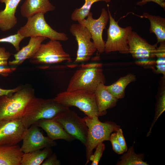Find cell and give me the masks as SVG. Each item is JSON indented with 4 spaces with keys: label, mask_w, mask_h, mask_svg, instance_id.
Listing matches in <instances>:
<instances>
[{
    "label": "cell",
    "mask_w": 165,
    "mask_h": 165,
    "mask_svg": "<svg viewBox=\"0 0 165 165\" xmlns=\"http://www.w3.org/2000/svg\"><path fill=\"white\" fill-rule=\"evenodd\" d=\"M156 69L154 71L157 74H162L165 77V57L157 58L156 61Z\"/></svg>",
    "instance_id": "obj_30"
},
{
    "label": "cell",
    "mask_w": 165,
    "mask_h": 165,
    "mask_svg": "<svg viewBox=\"0 0 165 165\" xmlns=\"http://www.w3.org/2000/svg\"><path fill=\"white\" fill-rule=\"evenodd\" d=\"M102 64L99 63L82 64L70 79L67 91L86 90L92 92L98 85L105 83Z\"/></svg>",
    "instance_id": "obj_3"
},
{
    "label": "cell",
    "mask_w": 165,
    "mask_h": 165,
    "mask_svg": "<svg viewBox=\"0 0 165 165\" xmlns=\"http://www.w3.org/2000/svg\"><path fill=\"white\" fill-rule=\"evenodd\" d=\"M54 119L60 124L67 133L85 146L88 128L83 118L69 108Z\"/></svg>",
    "instance_id": "obj_9"
},
{
    "label": "cell",
    "mask_w": 165,
    "mask_h": 165,
    "mask_svg": "<svg viewBox=\"0 0 165 165\" xmlns=\"http://www.w3.org/2000/svg\"><path fill=\"white\" fill-rule=\"evenodd\" d=\"M88 127V130L86 147V162L90 161L93 151L97 145L105 141H110V136L113 132H116L120 126L111 121L102 122L98 116H86L83 118Z\"/></svg>",
    "instance_id": "obj_4"
},
{
    "label": "cell",
    "mask_w": 165,
    "mask_h": 165,
    "mask_svg": "<svg viewBox=\"0 0 165 165\" xmlns=\"http://www.w3.org/2000/svg\"><path fill=\"white\" fill-rule=\"evenodd\" d=\"M86 19L78 22L85 27L90 32L97 50L100 53L104 52L105 42L102 37L103 32L105 29L109 20L108 11L102 8L101 15L97 19H94L93 13L90 12Z\"/></svg>",
    "instance_id": "obj_11"
},
{
    "label": "cell",
    "mask_w": 165,
    "mask_h": 165,
    "mask_svg": "<svg viewBox=\"0 0 165 165\" xmlns=\"http://www.w3.org/2000/svg\"><path fill=\"white\" fill-rule=\"evenodd\" d=\"M55 9L49 0H25L21 6L20 13L23 17L27 18L38 13L45 14Z\"/></svg>",
    "instance_id": "obj_19"
},
{
    "label": "cell",
    "mask_w": 165,
    "mask_h": 165,
    "mask_svg": "<svg viewBox=\"0 0 165 165\" xmlns=\"http://www.w3.org/2000/svg\"><path fill=\"white\" fill-rule=\"evenodd\" d=\"M23 154L17 144L0 145V165H20Z\"/></svg>",
    "instance_id": "obj_20"
},
{
    "label": "cell",
    "mask_w": 165,
    "mask_h": 165,
    "mask_svg": "<svg viewBox=\"0 0 165 165\" xmlns=\"http://www.w3.org/2000/svg\"><path fill=\"white\" fill-rule=\"evenodd\" d=\"M69 108L54 98L43 99L35 97L28 105L22 119L28 128L39 120L54 119Z\"/></svg>",
    "instance_id": "obj_1"
},
{
    "label": "cell",
    "mask_w": 165,
    "mask_h": 165,
    "mask_svg": "<svg viewBox=\"0 0 165 165\" xmlns=\"http://www.w3.org/2000/svg\"><path fill=\"white\" fill-rule=\"evenodd\" d=\"M21 87L19 86L11 89H3L0 88V97L3 95H10L17 91Z\"/></svg>",
    "instance_id": "obj_37"
},
{
    "label": "cell",
    "mask_w": 165,
    "mask_h": 165,
    "mask_svg": "<svg viewBox=\"0 0 165 165\" xmlns=\"http://www.w3.org/2000/svg\"><path fill=\"white\" fill-rule=\"evenodd\" d=\"M94 93L99 116L105 115L107 109L116 105L118 99L108 90L105 83H102L98 85Z\"/></svg>",
    "instance_id": "obj_18"
},
{
    "label": "cell",
    "mask_w": 165,
    "mask_h": 165,
    "mask_svg": "<svg viewBox=\"0 0 165 165\" xmlns=\"http://www.w3.org/2000/svg\"><path fill=\"white\" fill-rule=\"evenodd\" d=\"M42 13H38L27 18L26 23L17 32L25 38L44 37L51 40L66 41L68 38L64 33L53 29L46 22Z\"/></svg>",
    "instance_id": "obj_6"
},
{
    "label": "cell",
    "mask_w": 165,
    "mask_h": 165,
    "mask_svg": "<svg viewBox=\"0 0 165 165\" xmlns=\"http://www.w3.org/2000/svg\"><path fill=\"white\" fill-rule=\"evenodd\" d=\"M148 19L150 21V33H154L157 38L156 43L165 41V19L160 16L153 15L144 13L140 16Z\"/></svg>",
    "instance_id": "obj_21"
},
{
    "label": "cell",
    "mask_w": 165,
    "mask_h": 165,
    "mask_svg": "<svg viewBox=\"0 0 165 165\" xmlns=\"http://www.w3.org/2000/svg\"><path fill=\"white\" fill-rule=\"evenodd\" d=\"M105 145L103 142L99 144L96 147L94 154L90 156V161H92L91 165H97L102 156L105 149Z\"/></svg>",
    "instance_id": "obj_27"
},
{
    "label": "cell",
    "mask_w": 165,
    "mask_h": 165,
    "mask_svg": "<svg viewBox=\"0 0 165 165\" xmlns=\"http://www.w3.org/2000/svg\"><path fill=\"white\" fill-rule=\"evenodd\" d=\"M160 46L157 48L156 57L157 58L165 57V42H160Z\"/></svg>",
    "instance_id": "obj_34"
},
{
    "label": "cell",
    "mask_w": 165,
    "mask_h": 165,
    "mask_svg": "<svg viewBox=\"0 0 165 165\" xmlns=\"http://www.w3.org/2000/svg\"><path fill=\"white\" fill-rule=\"evenodd\" d=\"M109 25L107 30V38L105 42L104 52L107 53L119 51L123 54L129 53L128 39L132 28L131 26L125 28L120 27L118 21L113 17L108 5Z\"/></svg>",
    "instance_id": "obj_7"
},
{
    "label": "cell",
    "mask_w": 165,
    "mask_h": 165,
    "mask_svg": "<svg viewBox=\"0 0 165 165\" xmlns=\"http://www.w3.org/2000/svg\"><path fill=\"white\" fill-rule=\"evenodd\" d=\"M126 152L120 158V160L116 163L117 165H148L146 161H144V155L136 154L133 146L130 147Z\"/></svg>",
    "instance_id": "obj_24"
},
{
    "label": "cell",
    "mask_w": 165,
    "mask_h": 165,
    "mask_svg": "<svg viewBox=\"0 0 165 165\" xmlns=\"http://www.w3.org/2000/svg\"><path fill=\"white\" fill-rule=\"evenodd\" d=\"M35 97L34 90L28 86H21L11 95L0 97V121L22 118Z\"/></svg>",
    "instance_id": "obj_2"
},
{
    "label": "cell",
    "mask_w": 165,
    "mask_h": 165,
    "mask_svg": "<svg viewBox=\"0 0 165 165\" xmlns=\"http://www.w3.org/2000/svg\"><path fill=\"white\" fill-rule=\"evenodd\" d=\"M26 129L22 118L0 121V145H17Z\"/></svg>",
    "instance_id": "obj_13"
},
{
    "label": "cell",
    "mask_w": 165,
    "mask_h": 165,
    "mask_svg": "<svg viewBox=\"0 0 165 165\" xmlns=\"http://www.w3.org/2000/svg\"><path fill=\"white\" fill-rule=\"evenodd\" d=\"M117 140L124 152L127 150V147L123 136L122 129L119 128L116 132Z\"/></svg>",
    "instance_id": "obj_31"
},
{
    "label": "cell",
    "mask_w": 165,
    "mask_h": 165,
    "mask_svg": "<svg viewBox=\"0 0 165 165\" xmlns=\"http://www.w3.org/2000/svg\"><path fill=\"white\" fill-rule=\"evenodd\" d=\"M21 0H0L5 5V9L0 11V29L3 31H9L17 23L15 16L17 7Z\"/></svg>",
    "instance_id": "obj_16"
},
{
    "label": "cell",
    "mask_w": 165,
    "mask_h": 165,
    "mask_svg": "<svg viewBox=\"0 0 165 165\" xmlns=\"http://www.w3.org/2000/svg\"><path fill=\"white\" fill-rule=\"evenodd\" d=\"M6 67L0 66V75L6 76L16 69V68H8Z\"/></svg>",
    "instance_id": "obj_36"
},
{
    "label": "cell",
    "mask_w": 165,
    "mask_h": 165,
    "mask_svg": "<svg viewBox=\"0 0 165 165\" xmlns=\"http://www.w3.org/2000/svg\"><path fill=\"white\" fill-rule=\"evenodd\" d=\"M23 143L20 148L24 153L41 150L55 146L56 143L45 137L35 124L27 128L23 134Z\"/></svg>",
    "instance_id": "obj_12"
},
{
    "label": "cell",
    "mask_w": 165,
    "mask_h": 165,
    "mask_svg": "<svg viewBox=\"0 0 165 165\" xmlns=\"http://www.w3.org/2000/svg\"><path fill=\"white\" fill-rule=\"evenodd\" d=\"M35 124L44 130L47 137L53 141L63 139L71 141L75 139L67 133L60 124L54 119H41Z\"/></svg>",
    "instance_id": "obj_15"
},
{
    "label": "cell",
    "mask_w": 165,
    "mask_h": 165,
    "mask_svg": "<svg viewBox=\"0 0 165 165\" xmlns=\"http://www.w3.org/2000/svg\"><path fill=\"white\" fill-rule=\"evenodd\" d=\"M54 99L68 107L78 108L88 117L99 116L94 93L84 90H66L58 94Z\"/></svg>",
    "instance_id": "obj_5"
},
{
    "label": "cell",
    "mask_w": 165,
    "mask_h": 165,
    "mask_svg": "<svg viewBox=\"0 0 165 165\" xmlns=\"http://www.w3.org/2000/svg\"><path fill=\"white\" fill-rule=\"evenodd\" d=\"M165 77L162 79V85L160 88L157 96L156 103L155 109V114L154 119L149 131L147 134V137L149 136L152 128L158 118L165 110Z\"/></svg>",
    "instance_id": "obj_25"
},
{
    "label": "cell",
    "mask_w": 165,
    "mask_h": 165,
    "mask_svg": "<svg viewBox=\"0 0 165 165\" xmlns=\"http://www.w3.org/2000/svg\"><path fill=\"white\" fill-rule=\"evenodd\" d=\"M136 79V77L134 74L129 73L120 78L112 84L106 86V87L108 90L118 99L123 98L125 96L126 87Z\"/></svg>",
    "instance_id": "obj_23"
},
{
    "label": "cell",
    "mask_w": 165,
    "mask_h": 165,
    "mask_svg": "<svg viewBox=\"0 0 165 165\" xmlns=\"http://www.w3.org/2000/svg\"><path fill=\"white\" fill-rule=\"evenodd\" d=\"M28 44L14 55V59L8 62L10 65H18L25 60L32 58L36 53L42 42L47 38L42 36L30 37Z\"/></svg>",
    "instance_id": "obj_17"
},
{
    "label": "cell",
    "mask_w": 165,
    "mask_h": 165,
    "mask_svg": "<svg viewBox=\"0 0 165 165\" xmlns=\"http://www.w3.org/2000/svg\"><path fill=\"white\" fill-rule=\"evenodd\" d=\"M155 2L160 5L161 7L164 9L165 8V0H142L138 2L137 3V5L140 6H142L146 4L148 2Z\"/></svg>",
    "instance_id": "obj_33"
},
{
    "label": "cell",
    "mask_w": 165,
    "mask_h": 165,
    "mask_svg": "<svg viewBox=\"0 0 165 165\" xmlns=\"http://www.w3.org/2000/svg\"><path fill=\"white\" fill-rule=\"evenodd\" d=\"M129 53L136 59L152 58L156 57L157 43L149 44L136 32L132 31L128 39Z\"/></svg>",
    "instance_id": "obj_14"
},
{
    "label": "cell",
    "mask_w": 165,
    "mask_h": 165,
    "mask_svg": "<svg viewBox=\"0 0 165 165\" xmlns=\"http://www.w3.org/2000/svg\"><path fill=\"white\" fill-rule=\"evenodd\" d=\"M69 31L75 37L78 44L75 62L88 61L97 50L94 44L91 41L92 38L90 32L85 27L79 23L72 24Z\"/></svg>",
    "instance_id": "obj_10"
},
{
    "label": "cell",
    "mask_w": 165,
    "mask_h": 165,
    "mask_svg": "<svg viewBox=\"0 0 165 165\" xmlns=\"http://www.w3.org/2000/svg\"><path fill=\"white\" fill-rule=\"evenodd\" d=\"M35 64H52L72 61L70 55L65 52L58 40H50L42 44L34 55L30 59Z\"/></svg>",
    "instance_id": "obj_8"
},
{
    "label": "cell",
    "mask_w": 165,
    "mask_h": 165,
    "mask_svg": "<svg viewBox=\"0 0 165 165\" xmlns=\"http://www.w3.org/2000/svg\"><path fill=\"white\" fill-rule=\"evenodd\" d=\"M16 41V38L13 35L7 37L0 38V42H6L13 44Z\"/></svg>",
    "instance_id": "obj_38"
},
{
    "label": "cell",
    "mask_w": 165,
    "mask_h": 165,
    "mask_svg": "<svg viewBox=\"0 0 165 165\" xmlns=\"http://www.w3.org/2000/svg\"><path fill=\"white\" fill-rule=\"evenodd\" d=\"M111 0H85V3L79 8L75 9L71 15L72 20L74 21H81L87 16L93 4L95 2L102 1L110 2Z\"/></svg>",
    "instance_id": "obj_26"
},
{
    "label": "cell",
    "mask_w": 165,
    "mask_h": 165,
    "mask_svg": "<svg viewBox=\"0 0 165 165\" xmlns=\"http://www.w3.org/2000/svg\"><path fill=\"white\" fill-rule=\"evenodd\" d=\"M61 161L57 159L55 154H52L42 163V165H60Z\"/></svg>",
    "instance_id": "obj_32"
},
{
    "label": "cell",
    "mask_w": 165,
    "mask_h": 165,
    "mask_svg": "<svg viewBox=\"0 0 165 165\" xmlns=\"http://www.w3.org/2000/svg\"><path fill=\"white\" fill-rule=\"evenodd\" d=\"M52 154L51 148L24 153L20 165H40Z\"/></svg>",
    "instance_id": "obj_22"
},
{
    "label": "cell",
    "mask_w": 165,
    "mask_h": 165,
    "mask_svg": "<svg viewBox=\"0 0 165 165\" xmlns=\"http://www.w3.org/2000/svg\"><path fill=\"white\" fill-rule=\"evenodd\" d=\"M110 141L111 143L113 149L115 152L118 154L124 153V152L117 140L116 132L111 134Z\"/></svg>",
    "instance_id": "obj_28"
},
{
    "label": "cell",
    "mask_w": 165,
    "mask_h": 165,
    "mask_svg": "<svg viewBox=\"0 0 165 165\" xmlns=\"http://www.w3.org/2000/svg\"><path fill=\"white\" fill-rule=\"evenodd\" d=\"M11 53L6 50V49L0 46V66H7L8 59Z\"/></svg>",
    "instance_id": "obj_29"
},
{
    "label": "cell",
    "mask_w": 165,
    "mask_h": 165,
    "mask_svg": "<svg viewBox=\"0 0 165 165\" xmlns=\"http://www.w3.org/2000/svg\"><path fill=\"white\" fill-rule=\"evenodd\" d=\"M149 58H143L138 59L135 63L141 66L152 65L156 64V61L151 60Z\"/></svg>",
    "instance_id": "obj_35"
}]
</instances>
